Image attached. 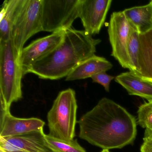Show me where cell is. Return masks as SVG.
<instances>
[{
    "instance_id": "obj_24",
    "label": "cell",
    "mask_w": 152,
    "mask_h": 152,
    "mask_svg": "<svg viewBox=\"0 0 152 152\" xmlns=\"http://www.w3.org/2000/svg\"><path fill=\"white\" fill-rule=\"evenodd\" d=\"M101 152H110L109 151V150H105V149H104V150H102V151H101Z\"/></svg>"
},
{
    "instance_id": "obj_5",
    "label": "cell",
    "mask_w": 152,
    "mask_h": 152,
    "mask_svg": "<svg viewBox=\"0 0 152 152\" xmlns=\"http://www.w3.org/2000/svg\"><path fill=\"white\" fill-rule=\"evenodd\" d=\"M79 4L80 0H42V31L53 33L72 28L79 18Z\"/></svg>"
},
{
    "instance_id": "obj_3",
    "label": "cell",
    "mask_w": 152,
    "mask_h": 152,
    "mask_svg": "<svg viewBox=\"0 0 152 152\" xmlns=\"http://www.w3.org/2000/svg\"><path fill=\"white\" fill-rule=\"evenodd\" d=\"M19 58L11 39L0 42L1 111H10L12 103L23 97L24 75Z\"/></svg>"
},
{
    "instance_id": "obj_11",
    "label": "cell",
    "mask_w": 152,
    "mask_h": 152,
    "mask_svg": "<svg viewBox=\"0 0 152 152\" xmlns=\"http://www.w3.org/2000/svg\"><path fill=\"white\" fill-rule=\"evenodd\" d=\"M45 122L37 118H19L10 111H1L0 137L8 138L43 130Z\"/></svg>"
},
{
    "instance_id": "obj_15",
    "label": "cell",
    "mask_w": 152,
    "mask_h": 152,
    "mask_svg": "<svg viewBox=\"0 0 152 152\" xmlns=\"http://www.w3.org/2000/svg\"><path fill=\"white\" fill-rule=\"evenodd\" d=\"M25 0H6L0 13V42L11 39L13 24Z\"/></svg>"
},
{
    "instance_id": "obj_1",
    "label": "cell",
    "mask_w": 152,
    "mask_h": 152,
    "mask_svg": "<svg viewBox=\"0 0 152 152\" xmlns=\"http://www.w3.org/2000/svg\"><path fill=\"white\" fill-rule=\"evenodd\" d=\"M78 123L80 138L103 150L122 148L133 143L137 136L135 117L107 98L83 115Z\"/></svg>"
},
{
    "instance_id": "obj_12",
    "label": "cell",
    "mask_w": 152,
    "mask_h": 152,
    "mask_svg": "<svg viewBox=\"0 0 152 152\" xmlns=\"http://www.w3.org/2000/svg\"><path fill=\"white\" fill-rule=\"evenodd\" d=\"M112 64L104 58L94 55L81 63L66 78V81L83 80L101 72H106L113 67Z\"/></svg>"
},
{
    "instance_id": "obj_18",
    "label": "cell",
    "mask_w": 152,
    "mask_h": 152,
    "mask_svg": "<svg viewBox=\"0 0 152 152\" xmlns=\"http://www.w3.org/2000/svg\"><path fill=\"white\" fill-rule=\"evenodd\" d=\"M139 35V33L134 28H132L128 41V51L132 66V72L134 73L137 72L138 69Z\"/></svg>"
},
{
    "instance_id": "obj_4",
    "label": "cell",
    "mask_w": 152,
    "mask_h": 152,
    "mask_svg": "<svg viewBox=\"0 0 152 152\" xmlns=\"http://www.w3.org/2000/svg\"><path fill=\"white\" fill-rule=\"evenodd\" d=\"M77 108L75 92L73 89L68 88L60 91L47 115L48 135L63 140H74Z\"/></svg>"
},
{
    "instance_id": "obj_16",
    "label": "cell",
    "mask_w": 152,
    "mask_h": 152,
    "mask_svg": "<svg viewBox=\"0 0 152 152\" xmlns=\"http://www.w3.org/2000/svg\"><path fill=\"white\" fill-rule=\"evenodd\" d=\"M123 11L129 23L139 34L152 30V1L145 6L133 7Z\"/></svg>"
},
{
    "instance_id": "obj_23",
    "label": "cell",
    "mask_w": 152,
    "mask_h": 152,
    "mask_svg": "<svg viewBox=\"0 0 152 152\" xmlns=\"http://www.w3.org/2000/svg\"><path fill=\"white\" fill-rule=\"evenodd\" d=\"M0 152H6V151H5V150H3V149H2V148H0Z\"/></svg>"
},
{
    "instance_id": "obj_7",
    "label": "cell",
    "mask_w": 152,
    "mask_h": 152,
    "mask_svg": "<svg viewBox=\"0 0 152 152\" xmlns=\"http://www.w3.org/2000/svg\"><path fill=\"white\" fill-rule=\"evenodd\" d=\"M133 27L125 17L123 11L112 14L108 27L112 55L123 68L132 71L128 51V41Z\"/></svg>"
},
{
    "instance_id": "obj_14",
    "label": "cell",
    "mask_w": 152,
    "mask_h": 152,
    "mask_svg": "<svg viewBox=\"0 0 152 152\" xmlns=\"http://www.w3.org/2000/svg\"><path fill=\"white\" fill-rule=\"evenodd\" d=\"M138 62V69L135 74L152 82V30L140 34Z\"/></svg>"
},
{
    "instance_id": "obj_13",
    "label": "cell",
    "mask_w": 152,
    "mask_h": 152,
    "mask_svg": "<svg viewBox=\"0 0 152 152\" xmlns=\"http://www.w3.org/2000/svg\"><path fill=\"white\" fill-rule=\"evenodd\" d=\"M115 80L128 91L129 95L136 96L147 100H152V82L144 80L133 72L122 73Z\"/></svg>"
},
{
    "instance_id": "obj_20",
    "label": "cell",
    "mask_w": 152,
    "mask_h": 152,
    "mask_svg": "<svg viewBox=\"0 0 152 152\" xmlns=\"http://www.w3.org/2000/svg\"><path fill=\"white\" fill-rule=\"evenodd\" d=\"M91 78L93 82L101 84L104 88L106 91L109 92L110 83L114 79V77L108 75L105 72H103L93 75Z\"/></svg>"
},
{
    "instance_id": "obj_8",
    "label": "cell",
    "mask_w": 152,
    "mask_h": 152,
    "mask_svg": "<svg viewBox=\"0 0 152 152\" xmlns=\"http://www.w3.org/2000/svg\"><path fill=\"white\" fill-rule=\"evenodd\" d=\"M112 2V0H80L79 18L89 35L99 33Z\"/></svg>"
},
{
    "instance_id": "obj_17",
    "label": "cell",
    "mask_w": 152,
    "mask_h": 152,
    "mask_svg": "<svg viewBox=\"0 0 152 152\" xmlns=\"http://www.w3.org/2000/svg\"><path fill=\"white\" fill-rule=\"evenodd\" d=\"M47 143L56 152H86L85 149L80 145L77 140H65L58 139L45 135Z\"/></svg>"
},
{
    "instance_id": "obj_6",
    "label": "cell",
    "mask_w": 152,
    "mask_h": 152,
    "mask_svg": "<svg viewBox=\"0 0 152 152\" xmlns=\"http://www.w3.org/2000/svg\"><path fill=\"white\" fill-rule=\"evenodd\" d=\"M42 0H25L13 24L11 39L19 56L26 41L34 34L42 31Z\"/></svg>"
},
{
    "instance_id": "obj_25",
    "label": "cell",
    "mask_w": 152,
    "mask_h": 152,
    "mask_svg": "<svg viewBox=\"0 0 152 152\" xmlns=\"http://www.w3.org/2000/svg\"></svg>"
},
{
    "instance_id": "obj_21",
    "label": "cell",
    "mask_w": 152,
    "mask_h": 152,
    "mask_svg": "<svg viewBox=\"0 0 152 152\" xmlns=\"http://www.w3.org/2000/svg\"><path fill=\"white\" fill-rule=\"evenodd\" d=\"M140 152H152V139L143 138V143L140 147Z\"/></svg>"
},
{
    "instance_id": "obj_9",
    "label": "cell",
    "mask_w": 152,
    "mask_h": 152,
    "mask_svg": "<svg viewBox=\"0 0 152 152\" xmlns=\"http://www.w3.org/2000/svg\"><path fill=\"white\" fill-rule=\"evenodd\" d=\"M64 31L53 33L50 35L32 42L22 50L19 62L23 75L34 63L47 56L60 44L64 39Z\"/></svg>"
},
{
    "instance_id": "obj_22",
    "label": "cell",
    "mask_w": 152,
    "mask_h": 152,
    "mask_svg": "<svg viewBox=\"0 0 152 152\" xmlns=\"http://www.w3.org/2000/svg\"><path fill=\"white\" fill-rule=\"evenodd\" d=\"M144 137H148L152 139V130L145 129Z\"/></svg>"
},
{
    "instance_id": "obj_19",
    "label": "cell",
    "mask_w": 152,
    "mask_h": 152,
    "mask_svg": "<svg viewBox=\"0 0 152 152\" xmlns=\"http://www.w3.org/2000/svg\"><path fill=\"white\" fill-rule=\"evenodd\" d=\"M137 123L142 128L152 130V100L140 106Z\"/></svg>"
},
{
    "instance_id": "obj_2",
    "label": "cell",
    "mask_w": 152,
    "mask_h": 152,
    "mask_svg": "<svg viewBox=\"0 0 152 152\" xmlns=\"http://www.w3.org/2000/svg\"><path fill=\"white\" fill-rule=\"evenodd\" d=\"M85 31L71 28L64 31L62 42L47 56L34 63L27 73L39 78L57 80L66 77L83 61L95 55L96 47L100 43Z\"/></svg>"
},
{
    "instance_id": "obj_10",
    "label": "cell",
    "mask_w": 152,
    "mask_h": 152,
    "mask_svg": "<svg viewBox=\"0 0 152 152\" xmlns=\"http://www.w3.org/2000/svg\"><path fill=\"white\" fill-rule=\"evenodd\" d=\"M43 130L8 138L0 137L6 152H56L47 143Z\"/></svg>"
}]
</instances>
